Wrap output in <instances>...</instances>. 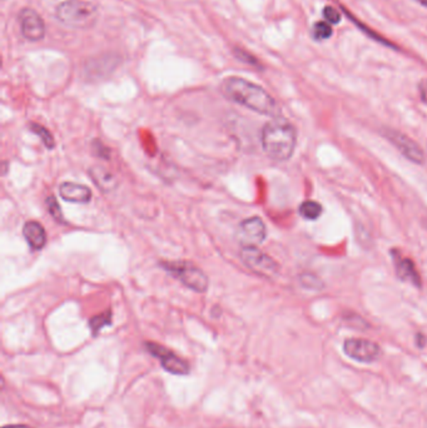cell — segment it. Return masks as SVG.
Returning <instances> with one entry per match:
<instances>
[{
  "instance_id": "1",
  "label": "cell",
  "mask_w": 427,
  "mask_h": 428,
  "mask_svg": "<svg viewBox=\"0 0 427 428\" xmlns=\"http://www.w3.org/2000/svg\"><path fill=\"white\" fill-rule=\"evenodd\" d=\"M222 95L228 100L243 105L256 113L279 117L277 102L262 87L239 77H228L221 84Z\"/></svg>"
},
{
  "instance_id": "2",
  "label": "cell",
  "mask_w": 427,
  "mask_h": 428,
  "mask_svg": "<svg viewBox=\"0 0 427 428\" xmlns=\"http://www.w3.org/2000/svg\"><path fill=\"white\" fill-rule=\"evenodd\" d=\"M264 153L276 162L288 161L297 143V132L293 124L281 117L266 123L261 134Z\"/></svg>"
},
{
  "instance_id": "3",
  "label": "cell",
  "mask_w": 427,
  "mask_h": 428,
  "mask_svg": "<svg viewBox=\"0 0 427 428\" xmlns=\"http://www.w3.org/2000/svg\"><path fill=\"white\" fill-rule=\"evenodd\" d=\"M55 16L68 28L90 29L98 21L99 11L98 6L87 0H64L57 6Z\"/></svg>"
},
{
  "instance_id": "4",
  "label": "cell",
  "mask_w": 427,
  "mask_h": 428,
  "mask_svg": "<svg viewBox=\"0 0 427 428\" xmlns=\"http://www.w3.org/2000/svg\"><path fill=\"white\" fill-rule=\"evenodd\" d=\"M161 266L177 278L183 286L197 293H205L208 289V277L206 273L193 263L185 261L161 262Z\"/></svg>"
},
{
  "instance_id": "5",
  "label": "cell",
  "mask_w": 427,
  "mask_h": 428,
  "mask_svg": "<svg viewBox=\"0 0 427 428\" xmlns=\"http://www.w3.org/2000/svg\"><path fill=\"white\" fill-rule=\"evenodd\" d=\"M241 260L244 266L262 277H274L280 272V264L257 247H243Z\"/></svg>"
},
{
  "instance_id": "6",
  "label": "cell",
  "mask_w": 427,
  "mask_h": 428,
  "mask_svg": "<svg viewBox=\"0 0 427 428\" xmlns=\"http://www.w3.org/2000/svg\"><path fill=\"white\" fill-rule=\"evenodd\" d=\"M146 348L151 355L157 357L161 360V365L163 367L164 371L169 372L177 376H185L190 371V363L187 360L180 358V355H175L174 352L166 348L163 346L153 342H147Z\"/></svg>"
},
{
  "instance_id": "7",
  "label": "cell",
  "mask_w": 427,
  "mask_h": 428,
  "mask_svg": "<svg viewBox=\"0 0 427 428\" xmlns=\"http://www.w3.org/2000/svg\"><path fill=\"white\" fill-rule=\"evenodd\" d=\"M343 352L350 358L362 363L374 362L379 360L381 355L380 346L364 338H350L345 341Z\"/></svg>"
},
{
  "instance_id": "8",
  "label": "cell",
  "mask_w": 427,
  "mask_h": 428,
  "mask_svg": "<svg viewBox=\"0 0 427 428\" xmlns=\"http://www.w3.org/2000/svg\"><path fill=\"white\" fill-rule=\"evenodd\" d=\"M384 134L400 151L401 154L404 157H406L409 161L420 164V166L426 161L425 151H422L421 146H418L416 141H412L410 137H407L401 132L395 131V129H385Z\"/></svg>"
},
{
  "instance_id": "9",
  "label": "cell",
  "mask_w": 427,
  "mask_h": 428,
  "mask_svg": "<svg viewBox=\"0 0 427 428\" xmlns=\"http://www.w3.org/2000/svg\"><path fill=\"white\" fill-rule=\"evenodd\" d=\"M237 237L243 247H257L266 240L267 228L259 217H251L239 223Z\"/></svg>"
},
{
  "instance_id": "10",
  "label": "cell",
  "mask_w": 427,
  "mask_h": 428,
  "mask_svg": "<svg viewBox=\"0 0 427 428\" xmlns=\"http://www.w3.org/2000/svg\"><path fill=\"white\" fill-rule=\"evenodd\" d=\"M21 36L29 42H39L45 37V23L32 8H24L19 13Z\"/></svg>"
},
{
  "instance_id": "11",
  "label": "cell",
  "mask_w": 427,
  "mask_h": 428,
  "mask_svg": "<svg viewBox=\"0 0 427 428\" xmlns=\"http://www.w3.org/2000/svg\"><path fill=\"white\" fill-rule=\"evenodd\" d=\"M391 257L394 260L396 276L402 282L410 283L414 287L421 288L422 279L416 269V264L407 257H402L399 250H392Z\"/></svg>"
},
{
  "instance_id": "12",
  "label": "cell",
  "mask_w": 427,
  "mask_h": 428,
  "mask_svg": "<svg viewBox=\"0 0 427 428\" xmlns=\"http://www.w3.org/2000/svg\"><path fill=\"white\" fill-rule=\"evenodd\" d=\"M59 194L65 202L88 204L92 200V191L85 184L64 182L59 186Z\"/></svg>"
},
{
  "instance_id": "13",
  "label": "cell",
  "mask_w": 427,
  "mask_h": 428,
  "mask_svg": "<svg viewBox=\"0 0 427 428\" xmlns=\"http://www.w3.org/2000/svg\"><path fill=\"white\" fill-rule=\"evenodd\" d=\"M23 235L33 251H40L47 245V232L37 220H29L23 227Z\"/></svg>"
},
{
  "instance_id": "14",
  "label": "cell",
  "mask_w": 427,
  "mask_h": 428,
  "mask_svg": "<svg viewBox=\"0 0 427 428\" xmlns=\"http://www.w3.org/2000/svg\"><path fill=\"white\" fill-rule=\"evenodd\" d=\"M90 176L95 183V186L106 193L112 192L118 186L116 177L109 171H107L106 168L93 167L90 171Z\"/></svg>"
},
{
  "instance_id": "15",
  "label": "cell",
  "mask_w": 427,
  "mask_h": 428,
  "mask_svg": "<svg viewBox=\"0 0 427 428\" xmlns=\"http://www.w3.org/2000/svg\"><path fill=\"white\" fill-rule=\"evenodd\" d=\"M298 212H300L301 217L305 220H316L317 218L321 217L323 207L316 200H305L303 203H301Z\"/></svg>"
},
{
  "instance_id": "16",
  "label": "cell",
  "mask_w": 427,
  "mask_h": 428,
  "mask_svg": "<svg viewBox=\"0 0 427 428\" xmlns=\"http://www.w3.org/2000/svg\"><path fill=\"white\" fill-rule=\"evenodd\" d=\"M29 129L42 141L43 144L47 149H54L55 148V139H54L53 134L48 131L45 127L37 124V123H31Z\"/></svg>"
},
{
  "instance_id": "17",
  "label": "cell",
  "mask_w": 427,
  "mask_h": 428,
  "mask_svg": "<svg viewBox=\"0 0 427 428\" xmlns=\"http://www.w3.org/2000/svg\"><path fill=\"white\" fill-rule=\"evenodd\" d=\"M111 323L112 311H107V312H103L99 316H95L93 319H90V328L92 329L93 336H97L102 329Z\"/></svg>"
},
{
  "instance_id": "18",
  "label": "cell",
  "mask_w": 427,
  "mask_h": 428,
  "mask_svg": "<svg viewBox=\"0 0 427 428\" xmlns=\"http://www.w3.org/2000/svg\"><path fill=\"white\" fill-rule=\"evenodd\" d=\"M333 28L328 21H317L312 29V34L316 41H325L333 36Z\"/></svg>"
},
{
  "instance_id": "19",
  "label": "cell",
  "mask_w": 427,
  "mask_h": 428,
  "mask_svg": "<svg viewBox=\"0 0 427 428\" xmlns=\"http://www.w3.org/2000/svg\"><path fill=\"white\" fill-rule=\"evenodd\" d=\"M301 283L303 287H306L307 289H312V291H318L323 288V283L321 279L317 277L316 274H312V273H303L300 277Z\"/></svg>"
},
{
  "instance_id": "20",
  "label": "cell",
  "mask_w": 427,
  "mask_h": 428,
  "mask_svg": "<svg viewBox=\"0 0 427 428\" xmlns=\"http://www.w3.org/2000/svg\"><path fill=\"white\" fill-rule=\"evenodd\" d=\"M47 208L49 214L53 217L54 220H57L58 223H63V213H62V209L59 207L58 200L54 197L50 196L47 198Z\"/></svg>"
},
{
  "instance_id": "21",
  "label": "cell",
  "mask_w": 427,
  "mask_h": 428,
  "mask_svg": "<svg viewBox=\"0 0 427 428\" xmlns=\"http://www.w3.org/2000/svg\"><path fill=\"white\" fill-rule=\"evenodd\" d=\"M234 55L237 58L238 60H241L243 63L248 64V65H252V67H256V68H261L262 65L259 62V59L257 58H254L252 54H249V53L246 52L244 49H241V48H234Z\"/></svg>"
},
{
  "instance_id": "22",
  "label": "cell",
  "mask_w": 427,
  "mask_h": 428,
  "mask_svg": "<svg viewBox=\"0 0 427 428\" xmlns=\"http://www.w3.org/2000/svg\"><path fill=\"white\" fill-rule=\"evenodd\" d=\"M323 16H325L326 21L331 23V24H338L341 21V13L337 9H335L333 6H326L323 9Z\"/></svg>"
},
{
  "instance_id": "23",
  "label": "cell",
  "mask_w": 427,
  "mask_h": 428,
  "mask_svg": "<svg viewBox=\"0 0 427 428\" xmlns=\"http://www.w3.org/2000/svg\"><path fill=\"white\" fill-rule=\"evenodd\" d=\"M418 89H420V95H421L422 102L425 105H427V82H422Z\"/></svg>"
},
{
  "instance_id": "24",
  "label": "cell",
  "mask_w": 427,
  "mask_h": 428,
  "mask_svg": "<svg viewBox=\"0 0 427 428\" xmlns=\"http://www.w3.org/2000/svg\"><path fill=\"white\" fill-rule=\"evenodd\" d=\"M416 343H417V346H418V347H420V348H422V347H423V346L426 345V338H425V337H423V336H422V334H417Z\"/></svg>"
},
{
  "instance_id": "25",
  "label": "cell",
  "mask_w": 427,
  "mask_h": 428,
  "mask_svg": "<svg viewBox=\"0 0 427 428\" xmlns=\"http://www.w3.org/2000/svg\"><path fill=\"white\" fill-rule=\"evenodd\" d=\"M3 428H33L27 424H9V426H4Z\"/></svg>"
},
{
  "instance_id": "26",
  "label": "cell",
  "mask_w": 427,
  "mask_h": 428,
  "mask_svg": "<svg viewBox=\"0 0 427 428\" xmlns=\"http://www.w3.org/2000/svg\"><path fill=\"white\" fill-rule=\"evenodd\" d=\"M415 1H417L418 4H421V6H426L427 8V0H415Z\"/></svg>"
}]
</instances>
